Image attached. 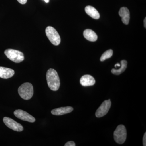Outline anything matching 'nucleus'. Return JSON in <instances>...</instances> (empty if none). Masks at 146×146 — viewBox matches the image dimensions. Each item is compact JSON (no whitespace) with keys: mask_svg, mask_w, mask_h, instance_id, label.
<instances>
[{"mask_svg":"<svg viewBox=\"0 0 146 146\" xmlns=\"http://www.w3.org/2000/svg\"><path fill=\"white\" fill-rule=\"evenodd\" d=\"M46 76L48 86L50 89L52 91H57L60 87V80L57 72L54 69H49Z\"/></svg>","mask_w":146,"mask_h":146,"instance_id":"f257e3e1","label":"nucleus"},{"mask_svg":"<svg viewBox=\"0 0 146 146\" xmlns=\"http://www.w3.org/2000/svg\"><path fill=\"white\" fill-rule=\"evenodd\" d=\"M18 92L23 99L30 100L33 95V86L31 83L26 82L22 84L18 88Z\"/></svg>","mask_w":146,"mask_h":146,"instance_id":"f03ea898","label":"nucleus"},{"mask_svg":"<svg viewBox=\"0 0 146 146\" xmlns=\"http://www.w3.org/2000/svg\"><path fill=\"white\" fill-rule=\"evenodd\" d=\"M4 53L9 59L14 63H21L25 58L23 53L17 50L8 49L5 51Z\"/></svg>","mask_w":146,"mask_h":146,"instance_id":"7ed1b4c3","label":"nucleus"},{"mask_svg":"<svg viewBox=\"0 0 146 146\" xmlns=\"http://www.w3.org/2000/svg\"><path fill=\"white\" fill-rule=\"evenodd\" d=\"M46 35L51 43L54 46H58L60 43V37L57 31L52 27H47Z\"/></svg>","mask_w":146,"mask_h":146,"instance_id":"20e7f679","label":"nucleus"},{"mask_svg":"<svg viewBox=\"0 0 146 146\" xmlns=\"http://www.w3.org/2000/svg\"><path fill=\"white\" fill-rule=\"evenodd\" d=\"M114 137L116 143L119 144L123 143L127 138V131L125 126L123 125L118 126L114 131Z\"/></svg>","mask_w":146,"mask_h":146,"instance_id":"39448f33","label":"nucleus"},{"mask_svg":"<svg viewBox=\"0 0 146 146\" xmlns=\"http://www.w3.org/2000/svg\"><path fill=\"white\" fill-rule=\"evenodd\" d=\"M111 106V102L110 100L104 101L97 110L96 112V117L100 118L106 115L109 111Z\"/></svg>","mask_w":146,"mask_h":146,"instance_id":"423d86ee","label":"nucleus"},{"mask_svg":"<svg viewBox=\"0 0 146 146\" xmlns=\"http://www.w3.org/2000/svg\"><path fill=\"white\" fill-rule=\"evenodd\" d=\"M3 121L7 127L12 130L18 131V132L22 131L23 130L24 128L23 126L21 125V124L17 123L16 121L12 119L11 118L5 117L3 119Z\"/></svg>","mask_w":146,"mask_h":146,"instance_id":"0eeeda50","label":"nucleus"},{"mask_svg":"<svg viewBox=\"0 0 146 146\" xmlns=\"http://www.w3.org/2000/svg\"><path fill=\"white\" fill-rule=\"evenodd\" d=\"M13 114L15 117L23 121L30 123H34L35 121V118L27 112L21 110H15Z\"/></svg>","mask_w":146,"mask_h":146,"instance_id":"6e6552de","label":"nucleus"},{"mask_svg":"<svg viewBox=\"0 0 146 146\" xmlns=\"http://www.w3.org/2000/svg\"><path fill=\"white\" fill-rule=\"evenodd\" d=\"M74 109L71 106H66L55 108L51 111L52 114L56 116H60L72 112Z\"/></svg>","mask_w":146,"mask_h":146,"instance_id":"1a4fd4ad","label":"nucleus"},{"mask_svg":"<svg viewBox=\"0 0 146 146\" xmlns=\"http://www.w3.org/2000/svg\"><path fill=\"white\" fill-rule=\"evenodd\" d=\"M119 14L121 17L123 23L125 25H128L130 20V13L129 9L126 7H121L119 11Z\"/></svg>","mask_w":146,"mask_h":146,"instance_id":"9d476101","label":"nucleus"},{"mask_svg":"<svg viewBox=\"0 0 146 146\" xmlns=\"http://www.w3.org/2000/svg\"><path fill=\"white\" fill-rule=\"evenodd\" d=\"M80 83L84 86H91L95 84L96 81L92 76L89 75H85L82 76L80 78Z\"/></svg>","mask_w":146,"mask_h":146,"instance_id":"9b49d317","label":"nucleus"},{"mask_svg":"<svg viewBox=\"0 0 146 146\" xmlns=\"http://www.w3.org/2000/svg\"><path fill=\"white\" fill-rule=\"evenodd\" d=\"M15 72L10 68L0 67V78L3 79H8L12 77Z\"/></svg>","mask_w":146,"mask_h":146,"instance_id":"f8f14e48","label":"nucleus"},{"mask_svg":"<svg viewBox=\"0 0 146 146\" xmlns=\"http://www.w3.org/2000/svg\"><path fill=\"white\" fill-rule=\"evenodd\" d=\"M84 38L90 42H95L98 39V36L96 33L89 29L85 30L83 32Z\"/></svg>","mask_w":146,"mask_h":146,"instance_id":"ddd939ff","label":"nucleus"},{"mask_svg":"<svg viewBox=\"0 0 146 146\" xmlns=\"http://www.w3.org/2000/svg\"><path fill=\"white\" fill-rule=\"evenodd\" d=\"M86 13L91 18L95 19H98L100 18V13L98 11L91 6H87L85 8Z\"/></svg>","mask_w":146,"mask_h":146,"instance_id":"4468645a","label":"nucleus"},{"mask_svg":"<svg viewBox=\"0 0 146 146\" xmlns=\"http://www.w3.org/2000/svg\"><path fill=\"white\" fill-rule=\"evenodd\" d=\"M121 67L119 69H112L111 72L112 74L116 75H119L125 70L127 67V62L126 60H123L121 61Z\"/></svg>","mask_w":146,"mask_h":146,"instance_id":"2eb2a0df","label":"nucleus"},{"mask_svg":"<svg viewBox=\"0 0 146 146\" xmlns=\"http://www.w3.org/2000/svg\"><path fill=\"white\" fill-rule=\"evenodd\" d=\"M112 55H113V51H112V50L111 49L108 50L102 54L101 57L100 58V60L101 61H104L106 59H108V58L112 57Z\"/></svg>","mask_w":146,"mask_h":146,"instance_id":"dca6fc26","label":"nucleus"},{"mask_svg":"<svg viewBox=\"0 0 146 146\" xmlns=\"http://www.w3.org/2000/svg\"><path fill=\"white\" fill-rule=\"evenodd\" d=\"M76 144L74 142L70 141L67 142L65 145V146H75Z\"/></svg>","mask_w":146,"mask_h":146,"instance_id":"f3484780","label":"nucleus"},{"mask_svg":"<svg viewBox=\"0 0 146 146\" xmlns=\"http://www.w3.org/2000/svg\"><path fill=\"white\" fill-rule=\"evenodd\" d=\"M143 145L144 146H146V133L144 134L143 138Z\"/></svg>","mask_w":146,"mask_h":146,"instance_id":"a211bd4d","label":"nucleus"},{"mask_svg":"<svg viewBox=\"0 0 146 146\" xmlns=\"http://www.w3.org/2000/svg\"><path fill=\"white\" fill-rule=\"evenodd\" d=\"M17 1H18V2L20 3L23 5L26 3L27 0H17Z\"/></svg>","mask_w":146,"mask_h":146,"instance_id":"6ab92c4d","label":"nucleus"},{"mask_svg":"<svg viewBox=\"0 0 146 146\" xmlns=\"http://www.w3.org/2000/svg\"><path fill=\"white\" fill-rule=\"evenodd\" d=\"M121 64H119V63H117L115 65V68H117V67H119V68H120V67H121Z\"/></svg>","mask_w":146,"mask_h":146,"instance_id":"aec40b11","label":"nucleus"},{"mask_svg":"<svg viewBox=\"0 0 146 146\" xmlns=\"http://www.w3.org/2000/svg\"><path fill=\"white\" fill-rule=\"evenodd\" d=\"M144 27H145V28H146V18H145V20H144Z\"/></svg>","mask_w":146,"mask_h":146,"instance_id":"412c9836","label":"nucleus"},{"mask_svg":"<svg viewBox=\"0 0 146 146\" xmlns=\"http://www.w3.org/2000/svg\"><path fill=\"white\" fill-rule=\"evenodd\" d=\"M45 1V2L48 3L49 2L50 0H44Z\"/></svg>","mask_w":146,"mask_h":146,"instance_id":"4be33fe9","label":"nucleus"}]
</instances>
